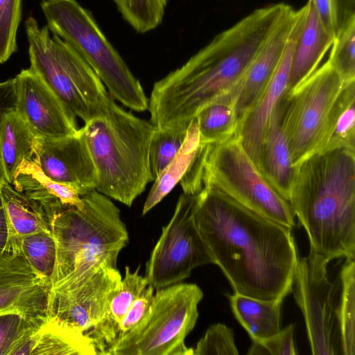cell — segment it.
<instances>
[{
    "label": "cell",
    "mask_w": 355,
    "mask_h": 355,
    "mask_svg": "<svg viewBox=\"0 0 355 355\" xmlns=\"http://www.w3.org/2000/svg\"><path fill=\"white\" fill-rule=\"evenodd\" d=\"M195 220L234 293L264 300L291 293L298 256L291 230L210 185L200 192Z\"/></svg>",
    "instance_id": "6da1fadb"
},
{
    "label": "cell",
    "mask_w": 355,
    "mask_h": 355,
    "mask_svg": "<svg viewBox=\"0 0 355 355\" xmlns=\"http://www.w3.org/2000/svg\"><path fill=\"white\" fill-rule=\"evenodd\" d=\"M291 8L278 3L253 10L155 83L150 122L162 130L187 129L205 105L238 93L252 61Z\"/></svg>",
    "instance_id": "7a4b0ae2"
},
{
    "label": "cell",
    "mask_w": 355,
    "mask_h": 355,
    "mask_svg": "<svg viewBox=\"0 0 355 355\" xmlns=\"http://www.w3.org/2000/svg\"><path fill=\"white\" fill-rule=\"evenodd\" d=\"M288 202L310 250L329 262L355 257V150L315 153L295 166Z\"/></svg>",
    "instance_id": "3957f363"
},
{
    "label": "cell",
    "mask_w": 355,
    "mask_h": 355,
    "mask_svg": "<svg viewBox=\"0 0 355 355\" xmlns=\"http://www.w3.org/2000/svg\"><path fill=\"white\" fill-rule=\"evenodd\" d=\"M81 198L83 207H67L51 219L56 262L50 294L67 290L103 263L116 268L129 241L120 210L110 198L92 189Z\"/></svg>",
    "instance_id": "277c9868"
},
{
    "label": "cell",
    "mask_w": 355,
    "mask_h": 355,
    "mask_svg": "<svg viewBox=\"0 0 355 355\" xmlns=\"http://www.w3.org/2000/svg\"><path fill=\"white\" fill-rule=\"evenodd\" d=\"M156 129L112 98L105 115L81 128L96 173L95 190L131 207L153 182L149 149Z\"/></svg>",
    "instance_id": "5b68a950"
},
{
    "label": "cell",
    "mask_w": 355,
    "mask_h": 355,
    "mask_svg": "<svg viewBox=\"0 0 355 355\" xmlns=\"http://www.w3.org/2000/svg\"><path fill=\"white\" fill-rule=\"evenodd\" d=\"M41 8L50 31L89 64L113 98L136 112L148 110V98L139 80L87 10L76 0H43Z\"/></svg>",
    "instance_id": "8992f818"
},
{
    "label": "cell",
    "mask_w": 355,
    "mask_h": 355,
    "mask_svg": "<svg viewBox=\"0 0 355 355\" xmlns=\"http://www.w3.org/2000/svg\"><path fill=\"white\" fill-rule=\"evenodd\" d=\"M25 27L30 69L85 123L105 115L113 98L89 64L33 17L26 19Z\"/></svg>",
    "instance_id": "52a82bcc"
},
{
    "label": "cell",
    "mask_w": 355,
    "mask_h": 355,
    "mask_svg": "<svg viewBox=\"0 0 355 355\" xmlns=\"http://www.w3.org/2000/svg\"><path fill=\"white\" fill-rule=\"evenodd\" d=\"M203 292L195 284L178 283L156 290L150 315L116 340L105 355H193L184 343L193 329Z\"/></svg>",
    "instance_id": "ba28073f"
},
{
    "label": "cell",
    "mask_w": 355,
    "mask_h": 355,
    "mask_svg": "<svg viewBox=\"0 0 355 355\" xmlns=\"http://www.w3.org/2000/svg\"><path fill=\"white\" fill-rule=\"evenodd\" d=\"M205 185L215 187L248 209L291 230L296 226L289 202L266 181L236 135L212 144L205 162Z\"/></svg>",
    "instance_id": "9c48e42d"
},
{
    "label": "cell",
    "mask_w": 355,
    "mask_h": 355,
    "mask_svg": "<svg viewBox=\"0 0 355 355\" xmlns=\"http://www.w3.org/2000/svg\"><path fill=\"white\" fill-rule=\"evenodd\" d=\"M343 84L327 60L285 93L280 103V127L294 167L319 150L329 116Z\"/></svg>",
    "instance_id": "30bf717a"
},
{
    "label": "cell",
    "mask_w": 355,
    "mask_h": 355,
    "mask_svg": "<svg viewBox=\"0 0 355 355\" xmlns=\"http://www.w3.org/2000/svg\"><path fill=\"white\" fill-rule=\"evenodd\" d=\"M200 193H183L146 263L145 278L155 290L182 282L192 270L215 264L195 220Z\"/></svg>",
    "instance_id": "8fae6325"
},
{
    "label": "cell",
    "mask_w": 355,
    "mask_h": 355,
    "mask_svg": "<svg viewBox=\"0 0 355 355\" xmlns=\"http://www.w3.org/2000/svg\"><path fill=\"white\" fill-rule=\"evenodd\" d=\"M329 261L310 250L297 256L291 293L303 314L313 355L340 354L336 288L327 273Z\"/></svg>",
    "instance_id": "7c38bea8"
},
{
    "label": "cell",
    "mask_w": 355,
    "mask_h": 355,
    "mask_svg": "<svg viewBox=\"0 0 355 355\" xmlns=\"http://www.w3.org/2000/svg\"><path fill=\"white\" fill-rule=\"evenodd\" d=\"M121 279L116 268L103 263L67 291L50 294L47 315L86 333L105 315Z\"/></svg>",
    "instance_id": "4fadbf2b"
},
{
    "label": "cell",
    "mask_w": 355,
    "mask_h": 355,
    "mask_svg": "<svg viewBox=\"0 0 355 355\" xmlns=\"http://www.w3.org/2000/svg\"><path fill=\"white\" fill-rule=\"evenodd\" d=\"M15 79V110L36 137L55 139L78 131L76 116L30 68Z\"/></svg>",
    "instance_id": "5bb4252c"
},
{
    "label": "cell",
    "mask_w": 355,
    "mask_h": 355,
    "mask_svg": "<svg viewBox=\"0 0 355 355\" xmlns=\"http://www.w3.org/2000/svg\"><path fill=\"white\" fill-rule=\"evenodd\" d=\"M0 254V315L15 313L25 318L47 315L51 281L30 266L16 241Z\"/></svg>",
    "instance_id": "9a60e30c"
},
{
    "label": "cell",
    "mask_w": 355,
    "mask_h": 355,
    "mask_svg": "<svg viewBox=\"0 0 355 355\" xmlns=\"http://www.w3.org/2000/svg\"><path fill=\"white\" fill-rule=\"evenodd\" d=\"M304 5L296 10V17L286 48L263 92L239 122L236 133L242 148L257 166L261 145L272 116L287 92L295 41L304 24Z\"/></svg>",
    "instance_id": "2e32d148"
},
{
    "label": "cell",
    "mask_w": 355,
    "mask_h": 355,
    "mask_svg": "<svg viewBox=\"0 0 355 355\" xmlns=\"http://www.w3.org/2000/svg\"><path fill=\"white\" fill-rule=\"evenodd\" d=\"M33 159L49 178L75 186L80 196L95 189L96 169L81 128L67 137H38Z\"/></svg>",
    "instance_id": "e0dca14e"
},
{
    "label": "cell",
    "mask_w": 355,
    "mask_h": 355,
    "mask_svg": "<svg viewBox=\"0 0 355 355\" xmlns=\"http://www.w3.org/2000/svg\"><path fill=\"white\" fill-rule=\"evenodd\" d=\"M296 17L292 8L279 21L250 64L235 100L238 125L268 85L286 48Z\"/></svg>",
    "instance_id": "ac0fdd59"
},
{
    "label": "cell",
    "mask_w": 355,
    "mask_h": 355,
    "mask_svg": "<svg viewBox=\"0 0 355 355\" xmlns=\"http://www.w3.org/2000/svg\"><path fill=\"white\" fill-rule=\"evenodd\" d=\"M304 24L295 43L287 92L307 78L318 67L335 36L322 24L311 0L306 3Z\"/></svg>",
    "instance_id": "d6986e66"
},
{
    "label": "cell",
    "mask_w": 355,
    "mask_h": 355,
    "mask_svg": "<svg viewBox=\"0 0 355 355\" xmlns=\"http://www.w3.org/2000/svg\"><path fill=\"white\" fill-rule=\"evenodd\" d=\"M12 186L39 202L51 219L67 207L83 206L77 187L49 178L33 159H26L21 164Z\"/></svg>",
    "instance_id": "ffe728a7"
},
{
    "label": "cell",
    "mask_w": 355,
    "mask_h": 355,
    "mask_svg": "<svg viewBox=\"0 0 355 355\" xmlns=\"http://www.w3.org/2000/svg\"><path fill=\"white\" fill-rule=\"evenodd\" d=\"M280 103L263 137L257 168L266 181L288 201L295 167L280 127Z\"/></svg>",
    "instance_id": "44dd1931"
},
{
    "label": "cell",
    "mask_w": 355,
    "mask_h": 355,
    "mask_svg": "<svg viewBox=\"0 0 355 355\" xmlns=\"http://www.w3.org/2000/svg\"><path fill=\"white\" fill-rule=\"evenodd\" d=\"M139 266L131 272L125 269L121 284L112 296L104 317L85 334L91 340L96 354L105 355L116 340L121 322L134 301L148 286L145 277L139 275Z\"/></svg>",
    "instance_id": "7402d4cb"
},
{
    "label": "cell",
    "mask_w": 355,
    "mask_h": 355,
    "mask_svg": "<svg viewBox=\"0 0 355 355\" xmlns=\"http://www.w3.org/2000/svg\"><path fill=\"white\" fill-rule=\"evenodd\" d=\"M38 137L15 109L0 121V175L12 185L16 172L26 159L34 157Z\"/></svg>",
    "instance_id": "603a6c76"
},
{
    "label": "cell",
    "mask_w": 355,
    "mask_h": 355,
    "mask_svg": "<svg viewBox=\"0 0 355 355\" xmlns=\"http://www.w3.org/2000/svg\"><path fill=\"white\" fill-rule=\"evenodd\" d=\"M232 313L252 341L261 340L280 329L283 299L264 300L236 293L227 295Z\"/></svg>",
    "instance_id": "cb8c5ba5"
},
{
    "label": "cell",
    "mask_w": 355,
    "mask_h": 355,
    "mask_svg": "<svg viewBox=\"0 0 355 355\" xmlns=\"http://www.w3.org/2000/svg\"><path fill=\"white\" fill-rule=\"evenodd\" d=\"M1 193L11 240L42 231H51V218L43 207L4 181Z\"/></svg>",
    "instance_id": "d4e9b609"
},
{
    "label": "cell",
    "mask_w": 355,
    "mask_h": 355,
    "mask_svg": "<svg viewBox=\"0 0 355 355\" xmlns=\"http://www.w3.org/2000/svg\"><path fill=\"white\" fill-rule=\"evenodd\" d=\"M85 333L76 330L56 318L49 317L37 331L31 355H96Z\"/></svg>",
    "instance_id": "484cf974"
},
{
    "label": "cell",
    "mask_w": 355,
    "mask_h": 355,
    "mask_svg": "<svg viewBox=\"0 0 355 355\" xmlns=\"http://www.w3.org/2000/svg\"><path fill=\"white\" fill-rule=\"evenodd\" d=\"M200 142L198 123L195 117L187 128L180 149L153 181L143 207V216L159 204L180 182L191 165Z\"/></svg>",
    "instance_id": "4316f807"
},
{
    "label": "cell",
    "mask_w": 355,
    "mask_h": 355,
    "mask_svg": "<svg viewBox=\"0 0 355 355\" xmlns=\"http://www.w3.org/2000/svg\"><path fill=\"white\" fill-rule=\"evenodd\" d=\"M355 80L344 82L329 116L318 152L337 148L355 150Z\"/></svg>",
    "instance_id": "83f0119b"
},
{
    "label": "cell",
    "mask_w": 355,
    "mask_h": 355,
    "mask_svg": "<svg viewBox=\"0 0 355 355\" xmlns=\"http://www.w3.org/2000/svg\"><path fill=\"white\" fill-rule=\"evenodd\" d=\"M236 93L223 96L205 105L196 116L201 141L225 142L236 135L238 120L235 111Z\"/></svg>",
    "instance_id": "f1b7e54d"
},
{
    "label": "cell",
    "mask_w": 355,
    "mask_h": 355,
    "mask_svg": "<svg viewBox=\"0 0 355 355\" xmlns=\"http://www.w3.org/2000/svg\"><path fill=\"white\" fill-rule=\"evenodd\" d=\"M355 263L346 260L340 272L341 294L336 316L340 354H355Z\"/></svg>",
    "instance_id": "f546056e"
},
{
    "label": "cell",
    "mask_w": 355,
    "mask_h": 355,
    "mask_svg": "<svg viewBox=\"0 0 355 355\" xmlns=\"http://www.w3.org/2000/svg\"><path fill=\"white\" fill-rule=\"evenodd\" d=\"M31 268L50 281L56 262V244L51 231H42L15 240Z\"/></svg>",
    "instance_id": "4dcf8cb0"
},
{
    "label": "cell",
    "mask_w": 355,
    "mask_h": 355,
    "mask_svg": "<svg viewBox=\"0 0 355 355\" xmlns=\"http://www.w3.org/2000/svg\"><path fill=\"white\" fill-rule=\"evenodd\" d=\"M124 20L137 32L146 33L162 23L168 0H112Z\"/></svg>",
    "instance_id": "1f68e13d"
},
{
    "label": "cell",
    "mask_w": 355,
    "mask_h": 355,
    "mask_svg": "<svg viewBox=\"0 0 355 355\" xmlns=\"http://www.w3.org/2000/svg\"><path fill=\"white\" fill-rule=\"evenodd\" d=\"M47 317L28 318L15 313L0 315V355H15Z\"/></svg>",
    "instance_id": "d6a6232c"
},
{
    "label": "cell",
    "mask_w": 355,
    "mask_h": 355,
    "mask_svg": "<svg viewBox=\"0 0 355 355\" xmlns=\"http://www.w3.org/2000/svg\"><path fill=\"white\" fill-rule=\"evenodd\" d=\"M328 61L344 82L355 80V16L338 30Z\"/></svg>",
    "instance_id": "836d02e7"
},
{
    "label": "cell",
    "mask_w": 355,
    "mask_h": 355,
    "mask_svg": "<svg viewBox=\"0 0 355 355\" xmlns=\"http://www.w3.org/2000/svg\"><path fill=\"white\" fill-rule=\"evenodd\" d=\"M187 129L162 130L156 128L150 145L149 163L154 181L180 149Z\"/></svg>",
    "instance_id": "e575fe53"
},
{
    "label": "cell",
    "mask_w": 355,
    "mask_h": 355,
    "mask_svg": "<svg viewBox=\"0 0 355 355\" xmlns=\"http://www.w3.org/2000/svg\"><path fill=\"white\" fill-rule=\"evenodd\" d=\"M23 0H0V64L17 51Z\"/></svg>",
    "instance_id": "d590c367"
},
{
    "label": "cell",
    "mask_w": 355,
    "mask_h": 355,
    "mask_svg": "<svg viewBox=\"0 0 355 355\" xmlns=\"http://www.w3.org/2000/svg\"><path fill=\"white\" fill-rule=\"evenodd\" d=\"M234 332L224 324L211 325L197 343L193 355H236Z\"/></svg>",
    "instance_id": "8d00e7d4"
},
{
    "label": "cell",
    "mask_w": 355,
    "mask_h": 355,
    "mask_svg": "<svg viewBox=\"0 0 355 355\" xmlns=\"http://www.w3.org/2000/svg\"><path fill=\"white\" fill-rule=\"evenodd\" d=\"M295 324H291L277 334L261 340L252 341L248 355H296Z\"/></svg>",
    "instance_id": "74e56055"
},
{
    "label": "cell",
    "mask_w": 355,
    "mask_h": 355,
    "mask_svg": "<svg viewBox=\"0 0 355 355\" xmlns=\"http://www.w3.org/2000/svg\"><path fill=\"white\" fill-rule=\"evenodd\" d=\"M154 291L155 289L148 285L134 301L121 322L116 340L132 332L146 321L153 309Z\"/></svg>",
    "instance_id": "f35d334b"
},
{
    "label": "cell",
    "mask_w": 355,
    "mask_h": 355,
    "mask_svg": "<svg viewBox=\"0 0 355 355\" xmlns=\"http://www.w3.org/2000/svg\"><path fill=\"white\" fill-rule=\"evenodd\" d=\"M211 146L212 144L200 142L191 165L180 182L183 193L196 194L204 188L205 162Z\"/></svg>",
    "instance_id": "ab89813d"
},
{
    "label": "cell",
    "mask_w": 355,
    "mask_h": 355,
    "mask_svg": "<svg viewBox=\"0 0 355 355\" xmlns=\"http://www.w3.org/2000/svg\"><path fill=\"white\" fill-rule=\"evenodd\" d=\"M326 30L334 35L337 34L335 0H311Z\"/></svg>",
    "instance_id": "60d3db41"
},
{
    "label": "cell",
    "mask_w": 355,
    "mask_h": 355,
    "mask_svg": "<svg viewBox=\"0 0 355 355\" xmlns=\"http://www.w3.org/2000/svg\"><path fill=\"white\" fill-rule=\"evenodd\" d=\"M15 79L0 83V121L8 111L15 106Z\"/></svg>",
    "instance_id": "b9f144b4"
},
{
    "label": "cell",
    "mask_w": 355,
    "mask_h": 355,
    "mask_svg": "<svg viewBox=\"0 0 355 355\" xmlns=\"http://www.w3.org/2000/svg\"><path fill=\"white\" fill-rule=\"evenodd\" d=\"M5 180L0 175V254L12 248L15 242L10 239L5 205L1 193V186Z\"/></svg>",
    "instance_id": "7bdbcfd3"
},
{
    "label": "cell",
    "mask_w": 355,
    "mask_h": 355,
    "mask_svg": "<svg viewBox=\"0 0 355 355\" xmlns=\"http://www.w3.org/2000/svg\"><path fill=\"white\" fill-rule=\"evenodd\" d=\"M337 33L347 21L355 16V0H335Z\"/></svg>",
    "instance_id": "ee69618b"
}]
</instances>
